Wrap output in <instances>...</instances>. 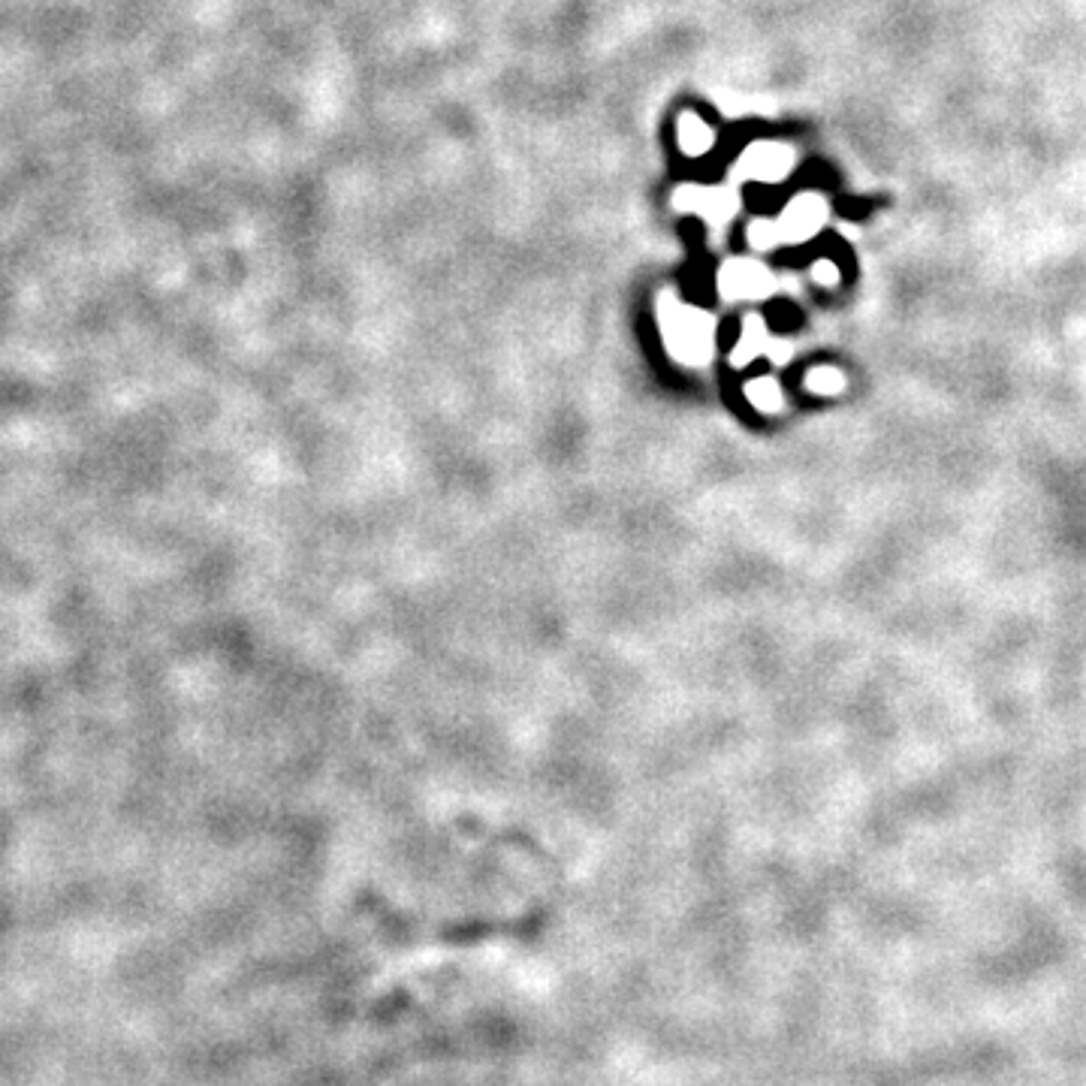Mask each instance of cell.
<instances>
[{"instance_id": "6da1fadb", "label": "cell", "mask_w": 1086, "mask_h": 1086, "mask_svg": "<svg viewBox=\"0 0 1086 1086\" xmlns=\"http://www.w3.org/2000/svg\"><path fill=\"white\" fill-rule=\"evenodd\" d=\"M661 329H664V338H667L673 356H679L682 362H688V366L706 359L709 344H712V323L703 311L685 308L679 302H664Z\"/></svg>"}, {"instance_id": "7a4b0ae2", "label": "cell", "mask_w": 1086, "mask_h": 1086, "mask_svg": "<svg viewBox=\"0 0 1086 1086\" xmlns=\"http://www.w3.org/2000/svg\"><path fill=\"white\" fill-rule=\"evenodd\" d=\"M827 218V206L818 194H803L800 200H794L782 221L776 224V233H779V245L782 242H803L809 239Z\"/></svg>"}, {"instance_id": "3957f363", "label": "cell", "mask_w": 1086, "mask_h": 1086, "mask_svg": "<svg viewBox=\"0 0 1086 1086\" xmlns=\"http://www.w3.org/2000/svg\"><path fill=\"white\" fill-rule=\"evenodd\" d=\"M740 166L758 181H782L794 166V151L782 142H758L743 154Z\"/></svg>"}, {"instance_id": "277c9868", "label": "cell", "mask_w": 1086, "mask_h": 1086, "mask_svg": "<svg viewBox=\"0 0 1086 1086\" xmlns=\"http://www.w3.org/2000/svg\"><path fill=\"white\" fill-rule=\"evenodd\" d=\"M770 290V275L767 269H761L758 263H731L721 272V293L728 299H749V296H764Z\"/></svg>"}, {"instance_id": "5b68a950", "label": "cell", "mask_w": 1086, "mask_h": 1086, "mask_svg": "<svg viewBox=\"0 0 1086 1086\" xmlns=\"http://www.w3.org/2000/svg\"><path fill=\"white\" fill-rule=\"evenodd\" d=\"M676 130H679V145H682L685 154L700 157V154H706V151L712 148V139H715V136H712L709 124H706L703 118H697L694 112H682Z\"/></svg>"}, {"instance_id": "8992f818", "label": "cell", "mask_w": 1086, "mask_h": 1086, "mask_svg": "<svg viewBox=\"0 0 1086 1086\" xmlns=\"http://www.w3.org/2000/svg\"><path fill=\"white\" fill-rule=\"evenodd\" d=\"M679 206L694 209V212H703V215H709V218H721V215L731 212V203L724 200V194H718V191H697V188L679 191Z\"/></svg>"}, {"instance_id": "52a82bcc", "label": "cell", "mask_w": 1086, "mask_h": 1086, "mask_svg": "<svg viewBox=\"0 0 1086 1086\" xmlns=\"http://www.w3.org/2000/svg\"><path fill=\"white\" fill-rule=\"evenodd\" d=\"M761 350H770V335H767V329H764V323L758 317H749L746 326H743V341H740V347L734 353L737 366H746V362Z\"/></svg>"}, {"instance_id": "ba28073f", "label": "cell", "mask_w": 1086, "mask_h": 1086, "mask_svg": "<svg viewBox=\"0 0 1086 1086\" xmlns=\"http://www.w3.org/2000/svg\"><path fill=\"white\" fill-rule=\"evenodd\" d=\"M746 393H749V399H752L761 411H776V408H779V390H776V384L767 381V378L749 384Z\"/></svg>"}, {"instance_id": "9c48e42d", "label": "cell", "mask_w": 1086, "mask_h": 1086, "mask_svg": "<svg viewBox=\"0 0 1086 1086\" xmlns=\"http://www.w3.org/2000/svg\"><path fill=\"white\" fill-rule=\"evenodd\" d=\"M749 239H752L758 248H773V245H779L776 224H770V221H755L752 230H749Z\"/></svg>"}, {"instance_id": "30bf717a", "label": "cell", "mask_w": 1086, "mask_h": 1086, "mask_svg": "<svg viewBox=\"0 0 1086 1086\" xmlns=\"http://www.w3.org/2000/svg\"><path fill=\"white\" fill-rule=\"evenodd\" d=\"M815 278H818V281H827V284H836V281H839V272L833 269V263L818 260V263H815Z\"/></svg>"}]
</instances>
